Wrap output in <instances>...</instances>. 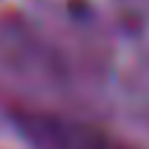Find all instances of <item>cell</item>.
Here are the masks:
<instances>
[{
	"label": "cell",
	"mask_w": 149,
	"mask_h": 149,
	"mask_svg": "<svg viewBox=\"0 0 149 149\" xmlns=\"http://www.w3.org/2000/svg\"><path fill=\"white\" fill-rule=\"evenodd\" d=\"M16 126L40 149H128L107 130L51 112H23Z\"/></svg>",
	"instance_id": "cell-1"
}]
</instances>
